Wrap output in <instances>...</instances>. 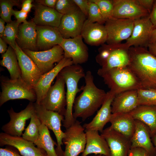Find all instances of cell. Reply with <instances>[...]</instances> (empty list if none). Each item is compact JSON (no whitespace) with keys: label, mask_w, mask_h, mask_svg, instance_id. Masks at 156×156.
<instances>
[{"label":"cell","mask_w":156,"mask_h":156,"mask_svg":"<svg viewBox=\"0 0 156 156\" xmlns=\"http://www.w3.org/2000/svg\"><path fill=\"white\" fill-rule=\"evenodd\" d=\"M153 29L156 28V5H154L152 10L149 15Z\"/></svg>","instance_id":"48"},{"label":"cell","mask_w":156,"mask_h":156,"mask_svg":"<svg viewBox=\"0 0 156 156\" xmlns=\"http://www.w3.org/2000/svg\"><path fill=\"white\" fill-rule=\"evenodd\" d=\"M86 144L81 156H87L91 154L111 156L110 151L104 138L95 130H86Z\"/></svg>","instance_id":"24"},{"label":"cell","mask_w":156,"mask_h":156,"mask_svg":"<svg viewBox=\"0 0 156 156\" xmlns=\"http://www.w3.org/2000/svg\"><path fill=\"white\" fill-rule=\"evenodd\" d=\"M102 155L100 154L94 155L91 156H102Z\"/></svg>","instance_id":"54"},{"label":"cell","mask_w":156,"mask_h":156,"mask_svg":"<svg viewBox=\"0 0 156 156\" xmlns=\"http://www.w3.org/2000/svg\"><path fill=\"white\" fill-rule=\"evenodd\" d=\"M60 45L64 50V57L71 59L73 64H82L88 61V49L81 35L73 38H63Z\"/></svg>","instance_id":"12"},{"label":"cell","mask_w":156,"mask_h":156,"mask_svg":"<svg viewBox=\"0 0 156 156\" xmlns=\"http://www.w3.org/2000/svg\"><path fill=\"white\" fill-rule=\"evenodd\" d=\"M36 26L32 20L19 25L16 42L18 45L23 50L38 51Z\"/></svg>","instance_id":"25"},{"label":"cell","mask_w":156,"mask_h":156,"mask_svg":"<svg viewBox=\"0 0 156 156\" xmlns=\"http://www.w3.org/2000/svg\"><path fill=\"white\" fill-rule=\"evenodd\" d=\"M7 43L1 38H0V53H5L7 51L8 47Z\"/></svg>","instance_id":"49"},{"label":"cell","mask_w":156,"mask_h":156,"mask_svg":"<svg viewBox=\"0 0 156 156\" xmlns=\"http://www.w3.org/2000/svg\"><path fill=\"white\" fill-rule=\"evenodd\" d=\"M155 1L153 0H137L139 4L147 10L150 14L152 10Z\"/></svg>","instance_id":"45"},{"label":"cell","mask_w":156,"mask_h":156,"mask_svg":"<svg viewBox=\"0 0 156 156\" xmlns=\"http://www.w3.org/2000/svg\"><path fill=\"white\" fill-rule=\"evenodd\" d=\"M154 5H156V0L155 1Z\"/></svg>","instance_id":"55"},{"label":"cell","mask_w":156,"mask_h":156,"mask_svg":"<svg viewBox=\"0 0 156 156\" xmlns=\"http://www.w3.org/2000/svg\"><path fill=\"white\" fill-rule=\"evenodd\" d=\"M19 24L16 20L7 23L2 38L7 43L14 49L16 39L19 31Z\"/></svg>","instance_id":"34"},{"label":"cell","mask_w":156,"mask_h":156,"mask_svg":"<svg viewBox=\"0 0 156 156\" xmlns=\"http://www.w3.org/2000/svg\"><path fill=\"white\" fill-rule=\"evenodd\" d=\"M81 35L88 44L98 46L106 42L107 34L104 25L98 23H90L86 19L82 28Z\"/></svg>","instance_id":"22"},{"label":"cell","mask_w":156,"mask_h":156,"mask_svg":"<svg viewBox=\"0 0 156 156\" xmlns=\"http://www.w3.org/2000/svg\"><path fill=\"white\" fill-rule=\"evenodd\" d=\"M12 14L16 19V22L20 25L21 23H25L27 22L26 18L27 16L28 13L24 12L21 10L18 11L13 10Z\"/></svg>","instance_id":"42"},{"label":"cell","mask_w":156,"mask_h":156,"mask_svg":"<svg viewBox=\"0 0 156 156\" xmlns=\"http://www.w3.org/2000/svg\"><path fill=\"white\" fill-rule=\"evenodd\" d=\"M151 139L156 152V133L151 137Z\"/></svg>","instance_id":"53"},{"label":"cell","mask_w":156,"mask_h":156,"mask_svg":"<svg viewBox=\"0 0 156 156\" xmlns=\"http://www.w3.org/2000/svg\"><path fill=\"white\" fill-rule=\"evenodd\" d=\"M20 5V0H0L1 18L3 19L7 23L10 22L12 21L11 20V16L12 15L13 7L19 6Z\"/></svg>","instance_id":"36"},{"label":"cell","mask_w":156,"mask_h":156,"mask_svg":"<svg viewBox=\"0 0 156 156\" xmlns=\"http://www.w3.org/2000/svg\"><path fill=\"white\" fill-rule=\"evenodd\" d=\"M129 47L125 43L122 47L112 51L105 64L98 72H103L118 68L127 67L130 62Z\"/></svg>","instance_id":"30"},{"label":"cell","mask_w":156,"mask_h":156,"mask_svg":"<svg viewBox=\"0 0 156 156\" xmlns=\"http://www.w3.org/2000/svg\"><path fill=\"white\" fill-rule=\"evenodd\" d=\"M35 13L32 20L37 26L58 27L63 15L55 9L37 3L34 5Z\"/></svg>","instance_id":"27"},{"label":"cell","mask_w":156,"mask_h":156,"mask_svg":"<svg viewBox=\"0 0 156 156\" xmlns=\"http://www.w3.org/2000/svg\"><path fill=\"white\" fill-rule=\"evenodd\" d=\"M2 58L0 65L7 68L10 79L13 80L22 79L21 70L14 50L9 46L6 51L2 54Z\"/></svg>","instance_id":"31"},{"label":"cell","mask_w":156,"mask_h":156,"mask_svg":"<svg viewBox=\"0 0 156 156\" xmlns=\"http://www.w3.org/2000/svg\"><path fill=\"white\" fill-rule=\"evenodd\" d=\"M84 78L85 85L81 88L82 92L75 99L73 113L75 119L81 118L83 121L93 115L102 105L106 95L103 90L96 86L90 71L86 72Z\"/></svg>","instance_id":"2"},{"label":"cell","mask_w":156,"mask_h":156,"mask_svg":"<svg viewBox=\"0 0 156 156\" xmlns=\"http://www.w3.org/2000/svg\"><path fill=\"white\" fill-rule=\"evenodd\" d=\"M29 125L25 129L22 137L25 139L34 143L39 136V126L41 123L36 112L32 116Z\"/></svg>","instance_id":"33"},{"label":"cell","mask_w":156,"mask_h":156,"mask_svg":"<svg viewBox=\"0 0 156 156\" xmlns=\"http://www.w3.org/2000/svg\"><path fill=\"white\" fill-rule=\"evenodd\" d=\"M86 19V16L79 8L72 12L63 15L58 27L63 38H73L81 35Z\"/></svg>","instance_id":"13"},{"label":"cell","mask_w":156,"mask_h":156,"mask_svg":"<svg viewBox=\"0 0 156 156\" xmlns=\"http://www.w3.org/2000/svg\"><path fill=\"white\" fill-rule=\"evenodd\" d=\"M128 68L140 81L142 88L156 89V56L146 48L131 47Z\"/></svg>","instance_id":"1"},{"label":"cell","mask_w":156,"mask_h":156,"mask_svg":"<svg viewBox=\"0 0 156 156\" xmlns=\"http://www.w3.org/2000/svg\"><path fill=\"white\" fill-rule=\"evenodd\" d=\"M12 146L22 156H47L44 150L35 146L33 143L22 137L14 136L4 132L0 133V146Z\"/></svg>","instance_id":"17"},{"label":"cell","mask_w":156,"mask_h":156,"mask_svg":"<svg viewBox=\"0 0 156 156\" xmlns=\"http://www.w3.org/2000/svg\"><path fill=\"white\" fill-rule=\"evenodd\" d=\"M33 0H25L23 1L21 5V10L27 13L31 11L32 8L34 6V5L32 3Z\"/></svg>","instance_id":"47"},{"label":"cell","mask_w":156,"mask_h":156,"mask_svg":"<svg viewBox=\"0 0 156 156\" xmlns=\"http://www.w3.org/2000/svg\"><path fill=\"white\" fill-rule=\"evenodd\" d=\"M101 135L108 144L111 156H128L131 148V139L110 126L104 129Z\"/></svg>","instance_id":"18"},{"label":"cell","mask_w":156,"mask_h":156,"mask_svg":"<svg viewBox=\"0 0 156 156\" xmlns=\"http://www.w3.org/2000/svg\"><path fill=\"white\" fill-rule=\"evenodd\" d=\"M156 41V28L152 31L149 39V44Z\"/></svg>","instance_id":"51"},{"label":"cell","mask_w":156,"mask_h":156,"mask_svg":"<svg viewBox=\"0 0 156 156\" xmlns=\"http://www.w3.org/2000/svg\"><path fill=\"white\" fill-rule=\"evenodd\" d=\"M23 50L32 60L43 74L50 71L55 66L54 64L59 63L64 57V50L60 45L45 51Z\"/></svg>","instance_id":"10"},{"label":"cell","mask_w":156,"mask_h":156,"mask_svg":"<svg viewBox=\"0 0 156 156\" xmlns=\"http://www.w3.org/2000/svg\"><path fill=\"white\" fill-rule=\"evenodd\" d=\"M124 43L116 44H104L98 49L99 53L96 57V62L102 67L105 64L110 54L115 49L122 46Z\"/></svg>","instance_id":"37"},{"label":"cell","mask_w":156,"mask_h":156,"mask_svg":"<svg viewBox=\"0 0 156 156\" xmlns=\"http://www.w3.org/2000/svg\"><path fill=\"white\" fill-rule=\"evenodd\" d=\"M102 156H105V155H102Z\"/></svg>","instance_id":"56"},{"label":"cell","mask_w":156,"mask_h":156,"mask_svg":"<svg viewBox=\"0 0 156 156\" xmlns=\"http://www.w3.org/2000/svg\"><path fill=\"white\" fill-rule=\"evenodd\" d=\"M62 142L65 145L63 156H78L83 153L86 144L85 129L77 120L66 128Z\"/></svg>","instance_id":"8"},{"label":"cell","mask_w":156,"mask_h":156,"mask_svg":"<svg viewBox=\"0 0 156 156\" xmlns=\"http://www.w3.org/2000/svg\"><path fill=\"white\" fill-rule=\"evenodd\" d=\"M57 1V0H36L35 1L37 3L55 9Z\"/></svg>","instance_id":"46"},{"label":"cell","mask_w":156,"mask_h":156,"mask_svg":"<svg viewBox=\"0 0 156 156\" xmlns=\"http://www.w3.org/2000/svg\"><path fill=\"white\" fill-rule=\"evenodd\" d=\"M35 112L34 103L31 102H30L24 109L19 112H15L11 107L8 110L10 120L2 126L1 130L9 135L21 136L25 129L26 121L31 118Z\"/></svg>","instance_id":"11"},{"label":"cell","mask_w":156,"mask_h":156,"mask_svg":"<svg viewBox=\"0 0 156 156\" xmlns=\"http://www.w3.org/2000/svg\"><path fill=\"white\" fill-rule=\"evenodd\" d=\"M112 17L135 20L149 16L150 14L138 3L137 0H113Z\"/></svg>","instance_id":"15"},{"label":"cell","mask_w":156,"mask_h":156,"mask_svg":"<svg viewBox=\"0 0 156 156\" xmlns=\"http://www.w3.org/2000/svg\"><path fill=\"white\" fill-rule=\"evenodd\" d=\"M109 122L112 128L131 139L135 131L136 122L129 113L112 114Z\"/></svg>","instance_id":"28"},{"label":"cell","mask_w":156,"mask_h":156,"mask_svg":"<svg viewBox=\"0 0 156 156\" xmlns=\"http://www.w3.org/2000/svg\"><path fill=\"white\" fill-rule=\"evenodd\" d=\"M66 84L64 79L59 73L54 84L51 86L40 104L46 109L64 116L66 105Z\"/></svg>","instance_id":"7"},{"label":"cell","mask_w":156,"mask_h":156,"mask_svg":"<svg viewBox=\"0 0 156 156\" xmlns=\"http://www.w3.org/2000/svg\"><path fill=\"white\" fill-rule=\"evenodd\" d=\"M153 29L149 16L134 20L132 34L125 43L129 48L131 47L146 48L150 36Z\"/></svg>","instance_id":"14"},{"label":"cell","mask_w":156,"mask_h":156,"mask_svg":"<svg viewBox=\"0 0 156 156\" xmlns=\"http://www.w3.org/2000/svg\"><path fill=\"white\" fill-rule=\"evenodd\" d=\"M49 129L41 122L39 126V136L34 143L37 147L45 151L47 156H58L54 148L57 146L50 135Z\"/></svg>","instance_id":"32"},{"label":"cell","mask_w":156,"mask_h":156,"mask_svg":"<svg viewBox=\"0 0 156 156\" xmlns=\"http://www.w3.org/2000/svg\"><path fill=\"white\" fill-rule=\"evenodd\" d=\"M139 105H156V89L137 90Z\"/></svg>","instance_id":"35"},{"label":"cell","mask_w":156,"mask_h":156,"mask_svg":"<svg viewBox=\"0 0 156 156\" xmlns=\"http://www.w3.org/2000/svg\"><path fill=\"white\" fill-rule=\"evenodd\" d=\"M88 1L89 8L87 20L91 23H98L103 24H105V21L97 5L90 0Z\"/></svg>","instance_id":"38"},{"label":"cell","mask_w":156,"mask_h":156,"mask_svg":"<svg viewBox=\"0 0 156 156\" xmlns=\"http://www.w3.org/2000/svg\"><path fill=\"white\" fill-rule=\"evenodd\" d=\"M138 105L137 90L125 91L115 95L112 103V113H129Z\"/></svg>","instance_id":"26"},{"label":"cell","mask_w":156,"mask_h":156,"mask_svg":"<svg viewBox=\"0 0 156 156\" xmlns=\"http://www.w3.org/2000/svg\"><path fill=\"white\" fill-rule=\"evenodd\" d=\"M78 8L73 0H57L55 9L64 15L72 12Z\"/></svg>","instance_id":"40"},{"label":"cell","mask_w":156,"mask_h":156,"mask_svg":"<svg viewBox=\"0 0 156 156\" xmlns=\"http://www.w3.org/2000/svg\"><path fill=\"white\" fill-rule=\"evenodd\" d=\"M116 94L111 90L106 93L105 100L96 114L90 122L83 126L86 130L102 133L105 125L109 122L112 115V103Z\"/></svg>","instance_id":"20"},{"label":"cell","mask_w":156,"mask_h":156,"mask_svg":"<svg viewBox=\"0 0 156 156\" xmlns=\"http://www.w3.org/2000/svg\"><path fill=\"white\" fill-rule=\"evenodd\" d=\"M134 21L113 17L107 20L104 25L107 34V44H120L123 40L129 38L133 31Z\"/></svg>","instance_id":"9"},{"label":"cell","mask_w":156,"mask_h":156,"mask_svg":"<svg viewBox=\"0 0 156 156\" xmlns=\"http://www.w3.org/2000/svg\"><path fill=\"white\" fill-rule=\"evenodd\" d=\"M14 50L21 71L22 78L33 88L43 74L32 60L17 45Z\"/></svg>","instance_id":"16"},{"label":"cell","mask_w":156,"mask_h":156,"mask_svg":"<svg viewBox=\"0 0 156 156\" xmlns=\"http://www.w3.org/2000/svg\"><path fill=\"white\" fill-rule=\"evenodd\" d=\"M38 51L49 50L60 45L63 38L58 27L49 26H36Z\"/></svg>","instance_id":"21"},{"label":"cell","mask_w":156,"mask_h":156,"mask_svg":"<svg viewBox=\"0 0 156 156\" xmlns=\"http://www.w3.org/2000/svg\"><path fill=\"white\" fill-rule=\"evenodd\" d=\"M97 73L103 78L110 90L116 95L128 90L142 88L137 78L127 67L115 68Z\"/></svg>","instance_id":"4"},{"label":"cell","mask_w":156,"mask_h":156,"mask_svg":"<svg viewBox=\"0 0 156 156\" xmlns=\"http://www.w3.org/2000/svg\"><path fill=\"white\" fill-rule=\"evenodd\" d=\"M73 64L71 59L64 57L50 71L43 74L33 89L36 96L35 103L40 104L45 96L54 79L64 67Z\"/></svg>","instance_id":"19"},{"label":"cell","mask_w":156,"mask_h":156,"mask_svg":"<svg viewBox=\"0 0 156 156\" xmlns=\"http://www.w3.org/2000/svg\"><path fill=\"white\" fill-rule=\"evenodd\" d=\"M81 11L87 17L88 16L89 1L87 0H73Z\"/></svg>","instance_id":"43"},{"label":"cell","mask_w":156,"mask_h":156,"mask_svg":"<svg viewBox=\"0 0 156 156\" xmlns=\"http://www.w3.org/2000/svg\"><path fill=\"white\" fill-rule=\"evenodd\" d=\"M148 51L153 55L156 56V41L148 44Z\"/></svg>","instance_id":"50"},{"label":"cell","mask_w":156,"mask_h":156,"mask_svg":"<svg viewBox=\"0 0 156 156\" xmlns=\"http://www.w3.org/2000/svg\"><path fill=\"white\" fill-rule=\"evenodd\" d=\"M135 131L131 139V148H141L144 149L149 156H156L149 128L140 120H135Z\"/></svg>","instance_id":"23"},{"label":"cell","mask_w":156,"mask_h":156,"mask_svg":"<svg viewBox=\"0 0 156 156\" xmlns=\"http://www.w3.org/2000/svg\"><path fill=\"white\" fill-rule=\"evenodd\" d=\"M1 84L0 106L10 100L26 99L33 102L36 101L33 88L22 79L13 80L3 77L1 78Z\"/></svg>","instance_id":"5"},{"label":"cell","mask_w":156,"mask_h":156,"mask_svg":"<svg viewBox=\"0 0 156 156\" xmlns=\"http://www.w3.org/2000/svg\"><path fill=\"white\" fill-rule=\"evenodd\" d=\"M64 79L67 88L66 112L63 121V126L69 127L76 120L73 116V106L77 94L81 91L78 88L80 79L85 75L84 70L79 64H73L64 68L60 72Z\"/></svg>","instance_id":"3"},{"label":"cell","mask_w":156,"mask_h":156,"mask_svg":"<svg viewBox=\"0 0 156 156\" xmlns=\"http://www.w3.org/2000/svg\"><path fill=\"white\" fill-rule=\"evenodd\" d=\"M5 22L2 18H0V36L1 38L3 34L4 31L5 26Z\"/></svg>","instance_id":"52"},{"label":"cell","mask_w":156,"mask_h":156,"mask_svg":"<svg viewBox=\"0 0 156 156\" xmlns=\"http://www.w3.org/2000/svg\"><path fill=\"white\" fill-rule=\"evenodd\" d=\"M96 4L105 21L112 17L114 5L113 0H90Z\"/></svg>","instance_id":"39"},{"label":"cell","mask_w":156,"mask_h":156,"mask_svg":"<svg viewBox=\"0 0 156 156\" xmlns=\"http://www.w3.org/2000/svg\"><path fill=\"white\" fill-rule=\"evenodd\" d=\"M128 156H149L147 152L144 149L140 147L131 148Z\"/></svg>","instance_id":"44"},{"label":"cell","mask_w":156,"mask_h":156,"mask_svg":"<svg viewBox=\"0 0 156 156\" xmlns=\"http://www.w3.org/2000/svg\"><path fill=\"white\" fill-rule=\"evenodd\" d=\"M129 113L148 127L151 137L156 133V105H139Z\"/></svg>","instance_id":"29"},{"label":"cell","mask_w":156,"mask_h":156,"mask_svg":"<svg viewBox=\"0 0 156 156\" xmlns=\"http://www.w3.org/2000/svg\"><path fill=\"white\" fill-rule=\"evenodd\" d=\"M36 113L41 122L53 132L57 141V146L55 149L58 156H63L64 151L61 146L63 143L62 139L65 136L61 128V122L64 116L59 113L48 110L40 104L34 103Z\"/></svg>","instance_id":"6"},{"label":"cell","mask_w":156,"mask_h":156,"mask_svg":"<svg viewBox=\"0 0 156 156\" xmlns=\"http://www.w3.org/2000/svg\"><path fill=\"white\" fill-rule=\"evenodd\" d=\"M5 148H0V156H22L14 147L10 146Z\"/></svg>","instance_id":"41"}]
</instances>
